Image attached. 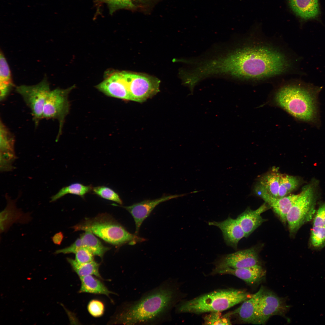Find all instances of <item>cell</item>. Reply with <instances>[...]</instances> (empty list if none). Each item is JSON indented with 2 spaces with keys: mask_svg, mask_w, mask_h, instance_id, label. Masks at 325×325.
Listing matches in <instances>:
<instances>
[{
  "mask_svg": "<svg viewBox=\"0 0 325 325\" xmlns=\"http://www.w3.org/2000/svg\"><path fill=\"white\" fill-rule=\"evenodd\" d=\"M269 207L265 203L255 210L248 208L238 216L236 219L245 233V237L249 236L265 221L261 215Z\"/></svg>",
  "mask_w": 325,
  "mask_h": 325,
  "instance_id": "16",
  "label": "cell"
},
{
  "mask_svg": "<svg viewBox=\"0 0 325 325\" xmlns=\"http://www.w3.org/2000/svg\"><path fill=\"white\" fill-rule=\"evenodd\" d=\"M63 238V235L61 232L55 234L52 237V240L53 243L57 245L61 244Z\"/></svg>",
  "mask_w": 325,
  "mask_h": 325,
  "instance_id": "36",
  "label": "cell"
},
{
  "mask_svg": "<svg viewBox=\"0 0 325 325\" xmlns=\"http://www.w3.org/2000/svg\"><path fill=\"white\" fill-rule=\"evenodd\" d=\"M90 314L94 317L102 316L104 312L105 307L103 303L98 299H93L90 301L87 306Z\"/></svg>",
  "mask_w": 325,
  "mask_h": 325,
  "instance_id": "32",
  "label": "cell"
},
{
  "mask_svg": "<svg viewBox=\"0 0 325 325\" xmlns=\"http://www.w3.org/2000/svg\"><path fill=\"white\" fill-rule=\"evenodd\" d=\"M75 260L81 263L90 262L94 260V255L86 248L82 247L76 253Z\"/></svg>",
  "mask_w": 325,
  "mask_h": 325,
  "instance_id": "33",
  "label": "cell"
},
{
  "mask_svg": "<svg viewBox=\"0 0 325 325\" xmlns=\"http://www.w3.org/2000/svg\"><path fill=\"white\" fill-rule=\"evenodd\" d=\"M179 283L169 278L136 300L122 305L112 322L124 325H158L171 321V313L184 296Z\"/></svg>",
  "mask_w": 325,
  "mask_h": 325,
  "instance_id": "2",
  "label": "cell"
},
{
  "mask_svg": "<svg viewBox=\"0 0 325 325\" xmlns=\"http://www.w3.org/2000/svg\"><path fill=\"white\" fill-rule=\"evenodd\" d=\"M81 287L79 293H87L95 294L104 295L109 297L110 294H114L109 290L105 285L98 279V278L92 275L85 276L79 277Z\"/></svg>",
  "mask_w": 325,
  "mask_h": 325,
  "instance_id": "22",
  "label": "cell"
},
{
  "mask_svg": "<svg viewBox=\"0 0 325 325\" xmlns=\"http://www.w3.org/2000/svg\"><path fill=\"white\" fill-rule=\"evenodd\" d=\"M251 294L243 289L228 288L218 289L192 299L182 300L175 306V312L201 314L221 312L251 297Z\"/></svg>",
  "mask_w": 325,
  "mask_h": 325,
  "instance_id": "4",
  "label": "cell"
},
{
  "mask_svg": "<svg viewBox=\"0 0 325 325\" xmlns=\"http://www.w3.org/2000/svg\"><path fill=\"white\" fill-rule=\"evenodd\" d=\"M280 174L274 171L262 177L255 187V193L264 192L278 198Z\"/></svg>",
  "mask_w": 325,
  "mask_h": 325,
  "instance_id": "21",
  "label": "cell"
},
{
  "mask_svg": "<svg viewBox=\"0 0 325 325\" xmlns=\"http://www.w3.org/2000/svg\"><path fill=\"white\" fill-rule=\"evenodd\" d=\"M108 5L110 12L112 14L121 9H133L136 7L131 0H99Z\"/></svg>",
  "mask_w": 325,
  "mask_h": 325,
  "instance_id": "30",
  "label": "cell"
},
{
  "mask_svg": "<svg viewBox=\"0 0 325 325\" xmlns=\"http://www.w3.org/2000/svg\"><path fill=\"white\" fill-rule=\"evenodd\" d=\"M212 274L232 275L249 284L253 285L262 280L265 275V272L261 265L259 264L240 268H226L214 269Z\"/></svg>",
  "mask_w": 325,
  "mask_h": 325,
  "instance_id": "14",
  "label": "cell"
},
{
  "mask_svg": "<svg viewBox=\"0 0 325 325\" xmlns=\"http://www.w3.org/2000/svg\"><path fill=\"white\" fill-rule=\"evenodd\" d=\"M133 4L136 5H145L151 3L157 0H131Z\"/></svg>",
  "mask_w": 325,
  "mask_h": 325,
  "instance_id": "37",
  "label": "cell"
},
{
  "mask_svg": "<svg viewBox=\"0 0 325 325\" xmlns=\"http://www.w3.org/2000/svg\"><path fill=\"white\" fill-rule=\"evenodd\" d=\"M264 289L261 286L251 297L244 301L240 307L227 314L230 317L232 315L236 316L243 323L256 324V311Z\"/></svg>",
  "mask_w": 325,
  "mask_h": 325,
  "instance_id": "17",
  "label": "cell"
},
{
  "mask_svg": "<svg viewBox=\"0 0 325 325\" xmlns=\"http://www.w3.org/2000/svg\"><path fill=\"white\" fill-rule=\"evenodd\" d=\"M209 225L216 226L221 231L226 244L236 249L239 241L245 237V233L236 219L230 217L221 221L209 222Z\"/></svg>",
  "mask_w": 325,
  "mask_h": 325,
  "instance_id": "15",
  "label": "cell"
},
{
  "mask_svg": "<svg viewBox=\"0 0 325 325\" xmlns=\"http://www.w3.org/2000/svg\"><path fill=\"white\" fill-rule=\"evenodd\" d=\"M115 74L122 99L142 102L156 91L157 83L154 77L125 71Z\"/></svg>",
  "mask_w": 325,
  "mask_h": 325,
  "instance_id": "6",
  "label": "cell"
},
{
  "mask_svg": "<svg viewBox=\"0 0 325 325\" xmlns=\"http://www.w3.org/2000/svg\"><path fill=\"white\" fill-rule=\"evenodd\" d=\"M299 195L293 194L281 198L273 197L267 193H262L258 196L262 198L284 224L286 223V217L289 209Z\"/></svg>",
  "mask_w": 325,
  "mask_h": 325,
  "instance_id": "18",
  "label": "cell"
},
{
  "mask_svg": "<svg viewBox=\"0 0 325 325\" xmlns=\"http://www.w3.org/2000/svg\"><path fill=\"white\" fill-rule=\"evenodd\" d=\"M83 247L82 242L80 237L70 246L65 248L56 250L55 254L62 253L64 254L69 253L75 254L76 251L81 247Z\"/></svg>",
  "mask_w": 325,
  "mask_h": 325,
  "instance_id": "34",
  "label": "cell"
},
{
  "mask_svg": "<svg viewBox=\"0 0 325 325\" xmlns=\"http://www.w3.org/2000/svg\"><path fill=\"white\" fill-rule=\"evenodd\" d=\"M92 188L90 185H85L78 183H73L61 188L51 197L50 202L56 201L68 194L78 195L84 198L86 194L92 191Z\"/></svg>",
  "mask_w": 325,
  "mask_h": 325,
  "instance_id": "26",
  "label": "cell"
},
{
  "mask_svg": "<svg viewBox=\"0 0 325 325\" xmlns=\"http://www.w3.org/2000/svg\"><path fill=\"white\" fill-rule=\"evenodd\" d=\"M324 223L325 224V216H324Z\"/></svg>",
  "mask_w": 325,
  "mask_h": 325,
  "instance_id": "39",
  "label": "cell"
},
{
  "mask_svg": "<svg viewBox=\"0 0 325 325\" xmlns=\"http://www.w3.org/2000/svg\"><path fill=\"white\" fill-rule=\"evenodd\" d=\"M226 48L208 60V70L213 76L257 82L302 74L298 69L300 57L283 43L258 31L248 33Z\"/></svg>",
  "mask_w": 325,
  "mask_h": 325,
  "instance_id": "1",
  "label": "cell"
},
{
  "mask_svg": "<svg viewBox=\"0 0 325 325\" xmlns=\"http://www.w3.org/2000/svg\"><path fill=\"white\" fill-rule=\"evenodd\" d=\"M72 228L74 231H90L105 241L117 247L128 243L134 245L147 240L130 233L111 215L107 213L85 218Z\"/></svg>",
  "mask_w": 325,
  "mask_h": 325,
  "instance_id": "5",
  "label": "cell"
},
{
  "mask_svg": "<svg viewBox=\"0 0 325 325\" xmlns=\"http://www.w3.org/2000/svg\"><path fill=\"white\" fill-rule=\"evenodd\" d=\"M289 308L284 299L265 288L256 311V324H265L273 316H284Z\"/></svg>",
  "mask_w": 325,
  "mask_h": 325,
  "instance_id": "10",
  "label": "cell"
},
{
  "mask_svg": "<svg viewBox=\"0 0 325 325\" xmlns=\"http://www.w3.org/2000/svg\"><path fill=\"white\" fill-rule=\"evenodd\" d=\"M67 259L73 270L79 277L92 275L100 279H102L99 271L100 264L94 260L87 263H81L77 262L75 259L69 258H67Z\"/></svg>",
  "mask_w": 325,
  "mask_h": 325,
  "instance_id": "25",
  "label": "cell"
},
{
  "mask_svg": "<svg viewBox=\"0 0 325 325\" xmlns=\"http://www.w3.org/2000/svg\"><path fill=\"white\" fill-rule=\"evenodd\" d=\"M71 89L57 88L51 90L44 104L42 119H56L59 123L56 141H58L61 134L65 119L69 111L68 95Z\"/></svg>",
  "mask_w": 325,
  "mask_h": 325,
  "instance_id": "9",
  "label": "cell"
},
{
  "mask_svg": "<svg viewBox=\"0 0 325 325\" xmlns=\"http://www.w3.org/2000/svg\"><path fill=\"white\" fill-rule=\"evenodd\" d=\"M260 264L258 250L255 247L221 256L215 262L214 269L240 268Z\"/></svg>",
  "mask_w": 325,
  "mask_h": 325,
  "instance_id": "11",
  "label": "cell"
},
{
  "mask_svg": "<svg viewBox=\"0 0 325 325\" xmlns=\"http://www.w3.org/2000/svg\"><path fill=\"white\" fill-rule=\"evenodd\" d=\"M300 181L296 176L280 174L278 198L287 196L298 186Z\"/></svg>",
  "mask_w": 325,
  "mask_h": 325,
  "instance_id": "27",
  "label": "cell"
},
{
  "mask_svg": "<svg viewBox=\"0 0 325 325\" xmlns=\"http://www.w3.org/2000/svg\"><path fill=\"white\" fill-rule=\"evenodd\" d=\"M322 88L300 79H292L278 88L275 101L295 118L317 124L319 121L318 97Z\"/></svg>",
  "mask_w": 325,
  "mask_h": 325,
  "instance_id": "3",
  "label": "cell"
},
{
  "mask_svg": "<svg viewBox=\"0 0 325 325\" xmlns=\"http://www.w3.org/2000/svg\"><path fill=\"white\" fill-rule=\"evenodd\" d=\"M14 86L10 70L4 55L0 54V101L6 98Z\"/></svg>",
  "mask_w": 325,
  "mask_h": 325,
  "instance_id": "23",
  "label": "cell"
},
{
  "mask_svg": "<svg viewBox=\"0 0 325 325\" xmlns=\"http://www.w3.org/2000/svg\"><path fill=\"white\" fill-rule=\"evenodd\" d=\"M221 312H209L204 317V323L207 325H231V317L227 314L222 315Z\"/></svg>",
  "mask_w": 325,
  "mask_h": 325,
  "instance_id": "29",
  "label": "cell"
},
{
  "mask_svg": "<svg viewBox=\"0 0 325 325\" xmlns=\"http://www.w3.org/2000/svg\"><path fill=\"white\" fill-rule=\"evenodd\" d=\"M187 194L188 193L165 195L159 198L145 200L131 206L122 207L128 211L133 217L135 225V234L138 235L143 222L157 206L163 202L182 197Z\"/></svg>",
  "mask_w": 325,
  "mask_h": 325,
  "instance_id": "12",
  "label": "cell"
},
{
  "mask_svg": "<svg viewBox=\"0 0 325 325\" xmlns=\"http://www.w3.org/2000/svg\"><path fill=\"white\" fill-rule=\"evenodd\" d=\"M288 2L292 11L304 20L316 18L319 14L318 0H288Z\"/></svg>",
  "mask_w": 325,
  "mask_h": 325,
  "instance_id": "20",
  "label": "cell"
},
{
  "mask_svg": "<svg viewBox=\"0 0 325 325\" xmlns=\"http://www.w3.org/2000/svg\"><path fill=\"white\" fill-rule=\"evenodd\" d=\"M7 205L0 213V230L3 232L7 230L13 223L16 222H27L29 221L30 216L24 214L16 206L15 200H12L6 196Z\"/></svg>",
  "mask_w": 325,
  "mask_h": 325,
  "instance_id": "19",
  "label": "cell"
},
{
  "mask_svg": "<svg viewBox=\"0 0 325 325\" xmlns=\"http://www.w3.org/2000/svg\"><path fill=\"white\" fill-rule=\"evenodd\" d=\"M316 200L313 185L307 186L299 193L286 217L291 235L295 234L302 226L311 220L315 212Z\"/></svg>",
  "mask_w": 325,
  "mask_h": 325,
  "instance_id": "7",
  "label": "cell"
},
{
  "mask_svg": "<svg viewBox=\"0 0 325 325\" xmlns=\"http://www.w3.org/2000/svg\"><path fill=\"white\" fill-rule=\"evenodd\" d=\"M14 138L2 120L0 123V170L11 171L13 163L17 158L14 151Z\"/></svg>",
  "mask_w": 325,
  "mask_h": 325,
  "instance_id": "13",
  "label": "cell"
},
{
  "mask_svg": "<svg viewBox=\"0 0 325 325\" xmlns=\"http://www.w3.org/2000/svg\"><path fill=\"white\" fill-rule=\"evenodd\" d=\"M15 91L22 97L30 109L36 127L42 119L44 104L51 91L47 78L45 77L41 82L35 85H21L17 86Z\"/></svg>",
  "mask_w": 325,
  "mask_h": 325,
  "instance_id": "8",
  "label": "cell"
},
{
  "mask_svg": "<svg viewBox=\"0 0 325 325\" xmlns=\"http://www.w3.org/2000/svg\"><path fill=\"white\" fill-rule=\"evenodd\" d=\"M311 242L315 247H320L325 244V227L313 226L311 231Z\"/></svg>",
  "mask_w": 325,
  "mask_h": 325,
  "instance_id": "31",
  "label": "cell"
},
{
  "mask_svg": "<svg viewBox=\"0 0 325 325\" xmlns=\"http://www.w3.org/2000/svg\"><path fill=\"white\" fill-rule=\"evenodd\" d=\"M83 246L94 256L102 259L105 253L110 248L104 246L96 235L89 231H85L80 237Z\"/></svg>",
  "mask_w": 325,
  "mask_h": 325,
  "instance_id": "24",
  "label": "cell"
},
{
  "mask_svg": "<svg viewBox=\"0 0 325 325\" xmlns=\"http://www.w3.org/2000/svg\"><path fill=\"white\" fill-rule=\"evenodd\" d=\"M325 203L320 206L317 210L313 221V226L325 227Z\"/></svg>",
  "mask_w": 325,
  "mask_h": 325,
  "instance_id": "35",
  "label": "cell"
},
{
  "mask_svg": "<svg viewBox=\"0 0 325 325\" xmlns=\"http://www.w3.org/2000/svg\"><path fill=\"white\" fill-rule=\"evenodd\" d=\"M93 193L105 199L112 201L122 205V201L118 194L110 188L104 186L93 187Z\"/></svg>",
  "mask_w": 325,
  "mask_h": 325,
  "instance_id": "28",
  "label": "cell"
},
{
  "mask_svg": "<svg viewBox=\"0 0 325 325\" xmlns=\"http://www.w3.org/2000/svg\"><path fill=\"white\" fill-rule=\"evenodd\" d=\"M183 83H184V82H183ZM190 88V90H193V89H190V88Z\"/></svg>",
  "mask_w": 325,
  "mask_h": 325,
  "instance_id": "38",
  "label": "cell"
}]
</instances>
